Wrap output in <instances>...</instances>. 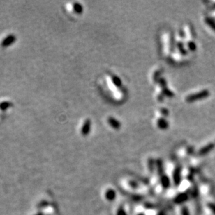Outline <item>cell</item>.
Returning <instances> with one entry per match:
<instances>
[{
    "label": "cell",
    "mask_w": 215,
    "mask_h": 215,
    "mask_svg": "<svg viewBox=\"0 0 215 215\" xmlns=\"http://www.w3.org/2000/svg\"><path fill=\"white\" fill-rule=\"evenodd\" d=\"M209 92L207 90H204V91H201L200 92L194 93V94H192L188 96L187 98H186V101L188 103H192V102L196 101V100L202 99V98H205L206 97L209 96Z\"/></svg>",
    "instance_id": "1"
},
{
    "label": "cell",
    "mask_w": 215,
    "mask_h": 215,
    "mask_svg": "<svg viewBox=\"0 0 215 215\" xmlns=\"http://www.w3.org/2000/svg\"><path fill=\"white\" fill-rule=\"evenodd\" d=\"M198 190L202 193V196H205L206 197H209V196H211V194H212V187L209 182H204L200 183Z\"/></svg>",
    "instance_id": "2"
},
{
    "label": "cell",
    "mask_w": 215,
    "mask_h": 215,
    "mask_svg": "<svg viewBox=\"0 0 215 215\" xmlns=\"http://www.w3.org/2000/svg\"><path fill=\"white\" fill-rule=\"evenodd\" d=\"M16 40V37L15 35L10 34L8 36H7L6 38H4L1 42V46L2 47H8L9 45H11L12 43H14Z\"/></svg>",
    "instance_id": "3"
},
{
    "label": "cell",
    "mask_w": 215,
    "mask_h": 215,
    "mask_svg": "<svg viewBox=\"0 0 215 215\" xmlns=\"http://www.w3.org/2000/svg\"><path fill=\"white\" fill-rule=\"evenodd\" d=\"M105 198L109 201H112L116 197V193L112 189H107L104 193Z\"/></svg>",
    "instance_id": "4"
},
{
    "label": "cell",
    "mask_w": 215,
    "mask_h": 215,
    "mask_svg": "<svg viewBox=\"0 0 215 215\" xmlns=\"http://www.w3.org/2000/svg\"><path fill=\"white\" fill-rule=\"evenodd\" d=\"M90 126H91V122L89 120H86L84 122V124L82 125V129H81V133L82 135L86 136L88 135L89 130H90Z\"/></svg>",
    "instance_id": "5"
},
{
    "label": "cell",
    "mask_w": 215,
    "mask_h": 215,
    "mask_svg": "<svg viewBox=\"0 0 215 215\" xmlns=\"http://www.w3.org/2000/svg\"><path fill=\"white\" fill-rule=\"evenodd\" d=\"M107 122H108L109 124H110V126L112 127V128H113L114 129L118 130L120 128V127H121L120 122H119V121H118L117 119H114V118H112V117L108 118V119H107Z\"/></svg>",
    "instance_id": "6"
},
{
    "label": "cell",
    "mask_w": 215,
    "mask_h": 215,
    "mask_svg": "<svg viewBox=\"0 0 215 215\" xmlns=\"http://www.w3.org/2000/svg\"><path fill=\"white\" fill-rule=\"evenodd\" d=\"M156 125L158 128H159L161 130H165L168 128V123L167 121L164 119H158L156 121Z\"/></svg>",
    "instance_id": "7"
},
{
    "label": "cell",
    "mask_w": 215,
    "mask_h": 215,
    "mask_svg": "<svg viewBox=\"0 0 215 215\" xmlns=\"http://www.w3.org/2000/svg\"><path fill=\"white\" fill-rule=\"evenodd\" d=\"M214 144H207V146H204V147H202L201 149L199 150V153L198 154L199 155H205L206 154V153H209V151L211 150H212L213 148H214Z\"/></svg>",
    "instance_id": "8"
},
{
    "label": "cell",
    "mask_w": 215,
    "mask_h": 215,
    "mask_svg": "<svg viewBox=\"0 0 215 215\" xmlns=\"http://www.w3.org/2000/svg\"><path fill=\"white\" fill-rule=\"evenodd\" d=\"M111 80H112V82L113 83V84L117 87H120L121 86V81L119 77L115 76V75H112V77H110Z\"/></svg>",
    "instance_id": "9"
},
{
    "label": "cell",
    "mask_w": 215,
    "mask_h": 215,
    "mask_svg": "<svg viewBox=\"0 0 215 215\" xmlns=\"http://www.w3.org/2000/svg\"><path fill=\"white\" fill-rule=\"evenodd\" d=\"M73 10H75V13H81L83 10V8H82V5L80 4L79 3H73Z\"/></svg>",
    "instance_id": "10"
},
{
    "label": "cell",
    "mask_w": 215,
    "mask_h": 215,
    "mask_svg": "<svg viewBox=\"0 0 215 215\" xmlns=\"http://www.w3.org/2000/svg\"><path fill=\"white\" fill-rule=\"evenodd\" d=\"M162 92H163V94L164 96H165L167 97H170V98H172V97L174 96V93L171 91L167 89L166 87L162 88Z\"/></svg>",
    "instance_id": "11"
},
{
    "label": "cell",
    "mask_w": 215,
    "mask_h": 215,
    "mask_svg": "<svg viewBox=\"0 0 215 215\" xmlns=\"http://www.w3.org/2000/svg\"><path fill=\"white\" fill-rule=\"evenodd\" d=\"M179 215H189V211H188V208L185 206H181L180 205L179 207Z\"/></svg>",
    "instance_id": "12"
},
{
    "label": "cell",
    "mask_w": 215,
    "mask_h": 215,
    "mask_svg": "<svg viewBox=\"0 0 215 215\" xmlns=\"http://www.w3.org/2000/svg\"><path fill=\"white\" fill-rule=\"evenodd\" d=\"M12 105V104L9 103V102H3V103H0V109L2 110H5V109H8Z\"/></svg>",
    "instance_id": "13"
},
{
    "label": "cell",
    "mask_w": 215,
    "mask_h": 215,
    "mask_svg": "<svg viewBox=\"0 0 215 215\" xmlns=\"http://www.w3.org/2000/svg\"><path fill=\"white\" fill-rule=\"evenodd\" d=\"M177 47H178L179 50L180 51L181 53L182 54H186V51L184 50V45H183V43H181V42H179V43H177Z\"/></svg>",
    "instance_id": "14"
},
{
    "label": "cell",
    "mask_w": 215,
    "mask_h": 215,
    "mask_svg": "<svg viewBox=\"0 0 215 215\" xmlns=\"http://www.w3.org/2000/svg\"><path fill=\"white\" fill-rule=\"evenodd\" d=\"M187 47H188V48L191 51H194L195 50V48H196L195 44L193 43V41L188 42V43H187Z\"/></svg>",
    "instance_id": "15"
},
{
    "label": "cell",
    "mask_w": 215,
    "mask_h": 215,
    "mask_svg": "<svg viewBox=\"0 0 215 215\" xmlns=\"http://www.w3.org/2000/svg\"><path fill=\"white\" fill-rule=\"evenodd\" d=\"M159 112L162 116H167L168 114V110L165 108H161L159 110Z\"/></svg>",
    "instance_id": "16"
},
{
    "label": "cell",
    "mask_w": 215,
    "mask_h": 215,
    "mask_svg": "<svg viewBox=\"0 0 215 215\" xmlns=\"http://www.w3.org/2000/svg\"><path fill=\"white\" fill-rule=\"evenodd\" d=\"M206 22H207V23L209 24V25H210L211 27L213 28V29H215V24L212 22V20H209V19H207V20H206Z\"/></svg>",
    "instance_id": "17"
}]
</instances>
